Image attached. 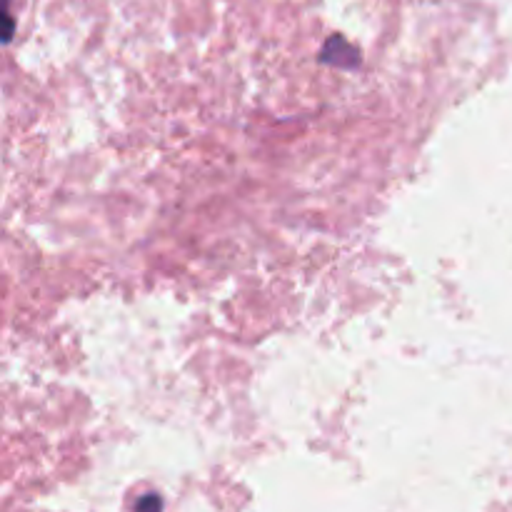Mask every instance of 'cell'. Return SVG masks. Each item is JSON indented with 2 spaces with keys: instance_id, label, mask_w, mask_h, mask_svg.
Here are the masks:
<instances>
[{
  "instance_id": "cell-1",
  "label": "cell",
  "mask_w": 512,
  "mask_h": 512,
  "mask_svg": "<svg viewBox=\"0 0 512 512\" xmlns=\"http://www.w3.org/2000/svg\"><path fill=\"white\" fill-rule=\"evenodd\" d=\"M320 60L328 65H335V68L353 70L360 65V50L355 48V45H350L345 38H340V35H333V38H328V43H325Z\"/></svg>"
},
{
  "instance_id": "cell-2",
  "label": "cell",
  "mask_w": 512,
  "mask_h": 512,
  "mask_svg": "<svg viewBox=\"0 0 512 512\" xmlns=\"http://www.w3.org/2000/svg\"><path fill=\"white\" fill-rule=\"evenodd\" d=\"M148 508H163V500L160 498H145L135 503V510H148Z\"/></svg>"
}]
</instances>
